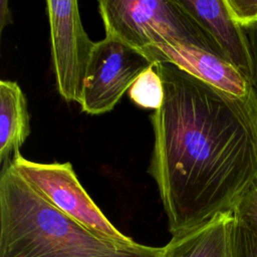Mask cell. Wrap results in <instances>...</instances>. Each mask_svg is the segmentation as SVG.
Returning <instances> with one entry per match:
<instances>
[{
	"mask_svg": "<svg viewBox=\"0 0 257 257\" xmlns=\"http://www.w3.org/2000/svg\"><path fill=\"white\" fill-rule=\"evenodd\" d=\"M164 101L151 115L156 182L173 236L232 208L257 176V100L228 94L171 63H156Z\"/></svg>",
	"mask_w": 257,
	"mask_h": 257,
	"instance_id": "obj_1",
	"label": "cell"
},
{
	"mask_svg": "<svg viewBox=\"0 0 257 257\" xmlns=\"http://www.w3.org/2000/svg\"><path fill=\"white\" fill-rule=\"evenodd\" d=\"M164 247L104 240L48 202L12 167L0 173V257H162Z\"/></svg>",
	"mask_w": 257,
	"mask_h": 257,
	"instance_id": "obj_2",
	"label": "cell"
},
{
	"mask_svg": "<svg viewBox=\"0 0 257 257\" xmlns=\"http://www.w3.org/2000/svg\"><path fill=\"white\" fill-rule=\"evenodd\" d=\"M98 11L105 36L135 48L180 43L200 47L225 59L214 40L178 0H101Z\"/></svg>",
	"mask_w": 257,
	"mask_h": 257,
	"instance_id": "obj_3",
	"label": "cell"
},
{
	"mask_svg": "<svg viewBox=\"0 0 257 257\" xmlns=\"http://www.w3.org/2000/svg\"><path fill=\"white\" fill-rule=\"evenodd\" d=\"M11 165L48 202L96 236L121 245L136 243L108 221L83 189L69 162L37 163L16 152Z\"/></svg>",
	"mask_w": 257,
	"mask_h": 257,
	"instance_id": "obj_4",
	"label": "cell"
},
{
	"mask_svg": "<svg viewBox=\"0 0 257 257\" xmlns=\"http://www.w3.org/2000/svg\"><path fill=\"white\" fill-rule=\"evenodd\" d=\"M152 64L143 50L117 38L105 36L95 42L78 102L81 110L91 115L112 110L138 76Z\"/></svg>",
	"mask_w": 257,
	"mask_h": 257,
	"instance_id": "obj_5",
	"label": "cell"
},
{
	"mask_svg": "<svg viewBox=\"0 0 257 257\" xmlns=\"http://www.w3.org/2000/svg\"><path fill=\"white\" fill-rule=\"evenodd\" d=\"M46 12L56 88L64 100L79 102L95 42L83 28L76 0H47Z\"/></svg>",
	"mask_w": 257,
	"mask_h": 257,
	"instance_id": "obj_6",
	"label": "cell"
},
{
	"mask_svg": "<svg viewBox=\"0 0 257 257\" xmlns=\"http://www.w3.org/2000/svg\"><path fill=\"white\" fill-rule=\"evenodd\" d=\"M153 63H171L189 74L238 97L252 92L251 84L224 58L197 46L156 43L142 49Z\"/></svg>",
	"mask_w": 257,
	"mask_h": 257,
	"instance_id": "obj_7",
	"label": "cell"
},
{
	"mask_svg": "<svg viewBox=\"0 0 257 257\" xmlns=\"http://www.w3.org/2000/svg\"><path fill=\"white\" fill-rule=\"evenodd\" d=\"M214 40L225 59L251 84L253 64L248 39L225 0H178Z\"/></svg>",
	"mask_w": 257,
	"mask_h": 257,
	"instance_id": "obj_8",
	"label": "cell"
},
{
	"mask_svg": "<svg viewBox=\"0 0 257 257\" xmlns=\"http://www.w3.org/2000/svg\"><path fill=\"white\" fill-rule=\"evenodd\" d=\"M232 218V212H226L192 231L173 236L162 257H230Z\"/></svg>",
	"mask_w": 257,
	"mask_h": 257,
	"instance_id": "obj_9",
	"label": "cell"
},
{
	"mask_svg": "<svg viewBox=\"0 0 257 257\" xmlns=\"http://www.w3.org/2000/svg\"><path fill=\"white\" fill-rule=\"evenodd\" d=\"M30 134L26 97L16 81H0V162L11 161Z\"/></svg>",
	"mask_w": 257,
	"mask_h": 257,
	"instance_id": "obj_10",
	"label": "cell"
},
{
	"mask_svg": "<svg viewBox=\"0 0 257 257\" xmlns=\"http://www.w3.org/2000/svg\"><path fill=\"white\" fill-rule=\"evenodd\" d=\"M127 94L132 101L141 107L155 110L161 107L164 101V84L156 63L138 76Z\"/></svg>",
	"mask_w": 257,
	"mask_h": 257,
	"instance_id": "obj_11",
	"label": "cell"
},
{
	"mask_svg": "<svg viewBox=\"0 0 257 257\" xmlns=\"http://www.w3.org/2000/svg\"><path fill=\"white\" fill-rule=\"evenodd\" d=\"M235 220L257 235V176L231 210Z\"/></svg>",
	"mask_w": 257,
	"mask_h": 257,
	"instance_id": "obj_12",
	"label": "cell"
},
{
	"mask_svg": "<svg viewBox=\"0 0 257 257\" xmlns=\"http://www.w3.org/2000/svg\"><path fill=\"white\" fill-rule=\"evenodd\" d=\"M229 243L230 257H257V235L234 217L230 226Z\"/></svg>",
	"mask_w": 257,
	"mask_h": 257,
	"instance_id": "obj_13",
	"label": "cell"
},
{
	"mask_svg": "<svg viewBox=\"0 0 257 257\" xmlns=\"http://www.w3.org/2000/svg\"><path fill=\"white\" fill-rule=\"evenodd\" d=\"M233 19L242 27L257 21V0H225Z\"/></svg>",
	"mask_w": 257,
	"mask_h": 257,
	"instance_id": "obj_14",
	"label": "cell"
},
{
	"mask_svg": "<svg viewBox=\"0 0 257 257\" xmlns=\"http://www.w3.org/2000/svg\"><path fill=\"white\" fill-rule=\"evenodd\" d=\"M248 43H249V48H250V53H251V58H252V64H253V76H252V81H251V86L254 91L256 100H257V21L254 23H251L247 26L243 27Z\"/></svg>",
	"mask_w": 257,
	"mask_h": 257,
	"instance_id": "obj_15",
	"label": "cell"
},
{
	"mask_svg": "<svg viewBox=\"0 0 257 257\" xmlns=\"http://www.w3.org/2000/svg\"><path fill=\"white\" fill-rule=\"evenodd\" d=\"M11 13L9 9L8 2L6 0H1L0 2V31L4 29L6 25L11 23Z\"/></svg>",
	"mask_w": 257,
	"mask_h": 257,
	"instance_id": "obj_16",
	"label": "cell"
}]
</instances>
